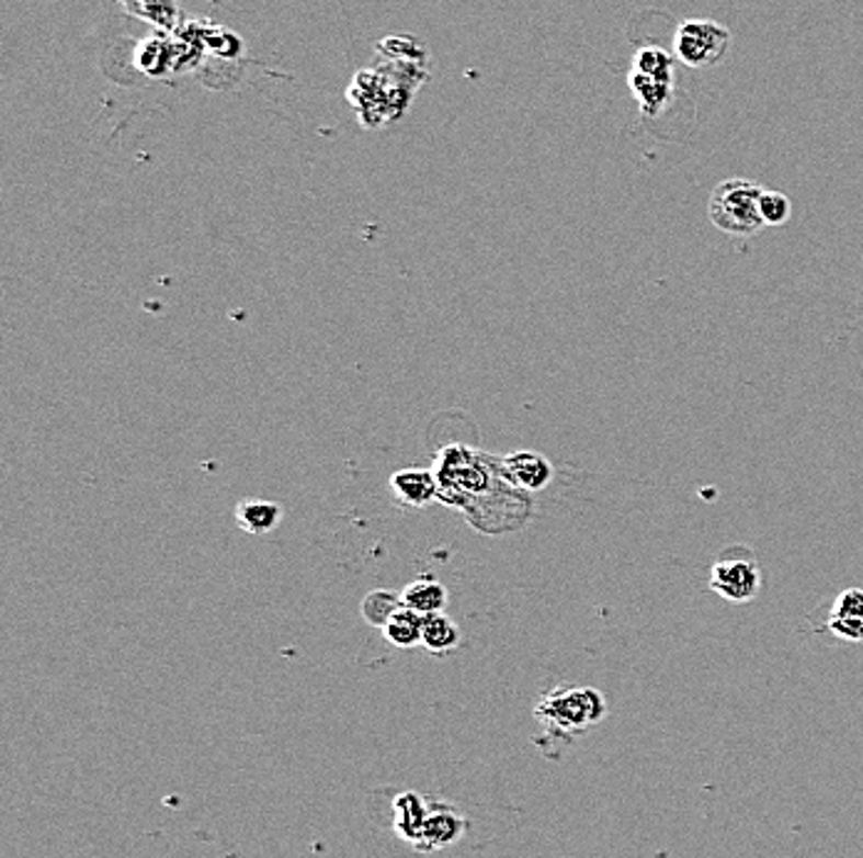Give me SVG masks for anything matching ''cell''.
I'll return each instance as SVG.
<instances>
[{"label":"cell","instance_id":"6da1fadb","mask_svg":"<svg viewBox=\"0 0 863 858\" xmlns=\"http://www.w3.org/2000/svg\"><path fill=\"white\" fill-rule=\"evenodd\" d=\"M438 476V499L467 513L479 531L499 533L497 513L491 507H504L521 521L529 519L531 504L526 492L516 489L499 472L495 456H487L469 447L454 444L442 450L434 462Z\"/></svg>","mask_w":863,"mask_h":858},{"label":"cell","instance_id":"7a4b0ae2","mask_svg":"<svg viewBox=\"0 0 863 858\" xmlns=\"http://www.w3.org/2000/svg\"><path fill=\"white\" fill-rule=\"evenodd\" d=\"M605 710H609V704H605V698L595 688L564 685V688L548 690L536 702L534 714L548 730L558 734H574L599 724L605 718Z\"/></svg>","mask_w":863,"mask_h":858},{"label":"cell","instance_id":"3957f363","mask_svg":"<svg viewBox=\"0 0 863 858\" xmlns=\"http://www.w3.org/2000/svg\"><path fill=\"white\" fill-rule=\"evenodd\" d=\"M762 192L764 189L749 179L723 181V184L715 187L713 196H709V222H713L719 232L735 236H752L762 232L767 226L760 212Z\"/></svg>","mask_w":863,"mask_h":858},{"label":"cell","instance_id":"277c9868","mask_svg":"<svg viewBox=\"0 0 863 858\" xmlns=\"http://www.w3.org/2000/svg\"><path fill=\"white\" fill-rule=\"evenodd\" d=\"M709 588L729 603H749L760 596L762 574L752 549L727 546L709 571Z\"/></svg>","mask_w":863,"mask_h":858},{"label":"cell","instance_id":"5b68a950","mask_svg":"<svg viewBox=\"0 0 863 858\" xmlns=\"http://www.w3.org/2000/svg\"><path fill=\"white\" fill-rule=\"evenodd\" d=\"M729 33L715 21H688L675 33V55L690 68H707L723 60Z\"/></svg>","mask_w":863,"mask_h":858},{"label":"cell","instance_id":"8992f818","mask_svg":"<svg viewBox=\"0 0 863 858\" xmlns=\"http://www.w3.org/2000/svg\"><path fill=\"white\" fill-rule=\"evenodd\" d=\"M499 472L521 492H542L554 479V464L538 452H509L497 460Z\"/></svg>","mask_w":863,"mask_h":858},{"label":"cell","instance_id":"52a82bcc","mask_svg":"<svg viewBox=\"0 0 863 858\" xmlns=\"http://www.w3.org/2000/svg\"><path fill=\"white\" fill-rule=\"evenodd\" d=\"M829 631L847 643H863V588L841 590L829 610Z\"/></svg>","mask_w":863,"mask_h":858},{"label":"cell","instance_id":"ba28073f","mask_svg":"<svg viewBox=\"0 0 863 858\" xmlns=\"http://www.w3.org/2000/svg\"><path fill=\"white\" fill-rule=\"evenodd\" d=\"M390 492L405 507H427L438 499V476L430 470H420V466H407V470H397L390 476Z\"/></svg>","mask_w":863,"mask_h":858},{"label":"cell","instance_id":"9c48e42d","mask_svg":"<svg viewBox=\"0 0 863 858\" xmlns=\"http://www.w3.org/2000/svg\"><path fill=\"white\" fill-rule=\"evenodd\" d=\"M402 606L415 610L417 616H432V613H444V606H447V588H444L442 580L434 576H420L412 584H407L402 588Z\"/></svg>","mask_w":863,"mask_h":858},{"label":"cell","instance_id":"30bf717a","mask_svg":"<svg viewBox=\"0 0 863 858\" xmlns=\"http://www.w3.org/2000/svg\"><path fill=\"white\" fill-rule=\"evenodd\" d=\"M283 511L276 501H265V499H243L236 504V521L246 533H253V537H263V533H271L281 523Z\"/></svg>","mask_w":863,"mask_h":858},{"label":"cell","instance_id":"8fae6325","mask_svg":"<svg viewBox=\"0 0 863 858\" xmlns=\"http://www.w3.org/2000/svg\"><path fill=\"white\" fill-rule=\"evenodd\" d=\"M422 645L430 653H452L459 645V628L447 613H432L422 618Z\"/></svg>","mask_w":863,"mask_h":858},{"label":"cell","instance_id":"7c38bea8","mask_svg":"<svg viewBox=\"0 0 863 858\" xmlns=\"http://www.w3.org/2000/svg\"><path fill=\"white\" fill-rule=\"evenodd\" d=\"M383 633L390 645L402 647V651H410V647L422 643V616H417L415 610L402 606L390 618V621L385 623Z\"/></svg>","mask_w":863,"mask_h":858},{"label":"cell","instance_id":"4fadbf2b","mask_svg":"<svg viewBox=\"0 0 863 858\" xmlns=\"http://www.w3.org/2000/svg\"><path fill=\"white\" fill-rule=\"evenodd\" d=\"M402 608V596L395 594V590L387 588H375L363 598L360 603V613H363L365 621L375 628H385V623Z\"/></svg>","mask_w":863,"mask_h":858},{"label":"cell","instance_id":"5bb4252c","mask_svg":"<svg viewBox=\"0 0 863 858\" xmlns=\"http://www.w3.org/2000/svg\"><path fill=\"white\" fill-rule=\"evenodd\" d=\"M462 834V822L447 809H442V812H434L427 816V822L422 826V834L417 838V844L422 846H430V848H442L452 844L454 838Z\"/></svg>","mask_w":863,"mask_h":858},{"label":"cell","instance_id":"9a60e30c","mask_svg":"<svg viewBox=\"0 0 863 858\" xmlns=\"http://www.w3.org/2000/svg\"><path fill=\"white\" fill-rule=\"evenodd\" d=\"M395 814H397V822H395L397 832H400L405 838H412V842L417 844L427 816H430V812H427L424 804H422V799L417 794H402L395 802Z\"/></svg>","mask_w":863,"mask_h":858},{"label":"cell","instance_id":"2e32d148","mask_svg":"<svg viewBox=\"0 0 863 858\" xmlns=\"http://www.w3.org/2000/svg\"><path fill=\"white\" fill-rule=\"evenodd\" d=\"M631 88H633L635 98H638L643 112L652 114V112H658L662 108V102L668 100L670 80H656V78H648V75L633 70Z\"/></svg>","mask_w":863,"mask_h":858},{"label":"cell","instance_id":"e0dca14e","mask_svg":"<svg viewBox=\"0 0 863 858\" xmlns=\"http://www.w3.org/2000/svg\"><path fill=\"white\" fill-rule=\"evenodd\" d=\"M670 68H672V57L668 53H662L660 47H643L633 60L635 72H643L656 80H670Z\"/></svg>","mask_w":863,"mask_h":858},{"label":"cell","instance_id":"ac0fdd59","mask_svg":"<svg viewBox=\"0 0 863 858\" xmlns=\"http://www.w3.org/2000/svg\"><path fill=\"white\" fill-rule=\"evenodd\" d=\"M760 212L767 226H782L790 222L792 202L782 192H762Z\"/></svg>","mask_w":863,"mask_h":858}]
</instances>
